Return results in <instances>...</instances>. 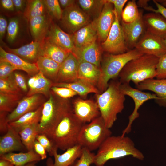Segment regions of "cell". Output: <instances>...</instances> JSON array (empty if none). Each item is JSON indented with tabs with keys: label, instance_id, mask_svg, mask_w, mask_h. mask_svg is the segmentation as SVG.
Segmentation results:
<instances>
[{
	"label": "cell",
	"instance_id": "1",
	"mask_svg": "<svg viewBox=\"0 0 166 166\" xmlns=\"http://www.w3.org/2000/svg\"><path fill=\"white\" fill-rule=\"evenodd\" d=\"M128 156L140 160H143L144 157L142 152L135 147L130 138L122 135L111 136L98 148L93 164L96 166H104L109 160Z\"/></svg>",
	"mask_w": 166,
	"mask_h": 166
},
{
	"label": "cell",
	"instance_id": "2",
	"mask_svg": "<svg viewBox=\"0 0 166 166\" xmlns=\"http://www.w3.org/2000/svg\"><path fill=\"white\" fill-rule=\"evenodd\" d=\"M121 84L120 81H111L105 91L96 94V101L101 116L106 126L109 129L117 120L118 114L121 113L124 108L125 95L120 90Z\"/></svg>",
	"mask_w": 166,
	"mask_h": 166
},
{
	"label": "cell",
	"instance_id": "3",
	"mask_svg": "<svg viewBox=\"0 0 166 166\" xmlns=\"http://www.w3.org/2000/svg\"><path fill=\"white\" fill-rule=\"evenodd\" d=\"M72 110V104L68 99L59 97L51 90L48 99L43 104L37 126L38 134H44L48 137L62 117Z\"/></svg>",
	"mask_w": 166,
	"mask_h": 166
},
{
	"label": "cell",
	"instance_id": "4",
	"mask_svg": "<svg viewBox=\"0 0 166 166\" xmlns=\"http://www.w3.org/2000/svg\"><path fill=\"white\" fill-rule=\"evenodd\" d=\"M85 124L73 110L65 114L48 137L58 149L65 151L78 144L81 130Z\"/></svg>",
	"mask_w": 166,
	"mask_h": 166
},
{
	"label": "cell",
	"instance_id": "5",
	"mask_svg": "<svg viewBox=\"0 0 166 166\" xmlns=\"http://www.w3.org/2000/svg\"><path fill=\"white\" fill-rule=\"evenodd\" d=\"M159 58L144 54L128 62L120 72L119 77L121 84L133 82L136 85L156 75V68Z\"/></svg>",
	"mask_w": 166,
	"mask_h": 166
},
{
	"label": "cell",
	"instance_id": "6",
	"mask_svg": "<svg viewBox=\"0 0 166 166\" xmlns=\"http://www.w3.org/2000/svg\"><path fill=\"white\" fill-rule=\"evenodd\" d=\"M143 54L134 48L122 53L114 54L108 53L105 55L102 61L101 73L97 86L100 93L107 89L109 80L118 76L128 62Z\"/></svg>",
	"mask_w": 166,
	"mask_h": 166
},
{
	"label": "cell",
	"instance_id": "7",
	"mask_svg": "<svg viewBox=\"0 0 166 166\" xmlns=\"http://www.w3.org/2000/svg\"><path fill=\"white\" fill-rule=\"evenodd\" d=\"M112 133L100 116L83 125L79 136L78 144L92 152L98 149Z\"/></svg>",
	"mask_w": 166,
	"mask_h": 166
},
{
	"label": "cell",
	"instance_id": "8",
	"mask_svg": "<svg viewBox=\"0 0 166 166\" xmlns=\"http://www.w3.org/2000/svg\"><path fill=\"white\" fill-rule=\"evenodd\" d=\"M115 18L108 36L101 44L102 49L108 53L117 54L129 51L126 47L123 30L114 8Z\"/></svg>",
	"mask_w": 166,
	"mask_h": 166
},
{
	"label": "cell",
	"instance_id": "9",
	"mask_svg": "<svg viewBox=\"0 0 166 166\" xmlns=\"http://www.w3.org/2000/svg\"><path fill=\"white\" fill-rule=\"evenodd\" d=\"M120 89L125 96L127 95L132 98L134 101L135 107L134 110L129 116V121L127 126L122 131V135L125 136L131 130L132 125L133 122L139 116L138 110L143 104L147 101L152 99L156 100L158 97L156 94L143 92L137 89L131 87L129 84H121Z\"/></svg>",
	"mask_w": 166,
	"mask_h": 166
},
{
	"label": "cell",
	"instance_id": "10",
	"mask_svg": "<svg viewBox=\"0 0 166 166\" xmlns=\"http://www.w3.org/2000/svg\"><path fill=\"white\" fill-rule=\"evenodd\" d=\"M61 19L64 26L73 34L91 22L89 17L75 4L64 9Z\"/></svg>",
	"mask_w": 166,
	"mask_h": 166
},
{
	"label": "cell",
	"instance_id": "11",
	"mask_svg": "<svg viewBox=\"0 0 166 166\" xmlns=\"http://www.w3.org/2000/svg\"><path fill=\"white\" fill-rule=\"evenodd\" d=\"M135 48L144 54L153 55L159 58L166 53L164 39L146 30Z\"/></svg>",
	"mask_w": 166,
	"mask_h": 166
},
{
	"label": "cell",
	"instance_id": "12",
	"mask_svg": "<svg viewBox=\"0 0 166 166\" xmlns=\"http://www.w3.org/2000/svg\"><path fill=\"white\" fill-rule=\"evenodd\" d=\"M73 111L76 116L84 124L89 123L101 116L96 101L77 98L72 104Z\"/></svg>",
	"mask_w": 166,
	"mask_h": 166
},
{
	"label": "cell",
	"instance_id": "13",
	"mask_svg": "<svg viewBox=\"0 0 166 166\" xmlns=\"http://www.w3.org/2000/svg\"><path fill=\"white\" fill-rule=\"evenodd\" d=\"M44 96L42 94H37L22 98L15 109L8 114L7 119L9 123L17 120L27 113L39 108L45 102Z\"/></svg>",
	"mask_w": 166,
	"mask_h": 166
},
{
	"label": "cell",
	"instance_id": "14",
	"mask_svg": "<svg viewBox=\"0 0 166 166\" xmlns=\"http://www.w3.org/2000/svg\"><path fill=\"white\" fill-rule=\"evenodd\" d=\"M121 25L124 32L127 48L128 50L135 48L146 31L142 11H140L139 17L135 21L129 23L121 21Z\"/></svg>",
	"mask_w": 166,
	"mask_h": 166
},
{
	"label": "cell",
	"instance_id": "15",
	"mask_svg": "<svg viewBox=\"0 0 166 166\" xmlns=\"http://www.w3.org/2000/svg\"><path fill=\"white\" fill-rule=\"evenodd\" d=\"M105 2L100 14L95 19L98 38L102 42L106 39L115 18L113 5Z\"/></svg>",
	"mask_w": 166,
	"mask_h": 166
},
{
	"label": "cell",
	"instance_id": "16",
	"mask_svg": "<svg viewBox=\"0 0 166 166\" xmlns=\"http://www.w3.org/2000/svg\"><path fill=\"white\" fill-rule=\"evenodd\" d=\"M79 64L76 57L70 53L60 65L56 83H69L78 80Z\"/></svg>",
	"mask_w": 166,
	"mask_h": 166
},
{
	"label": "cell",
	"instance_id": "17",
	"mask_svg": "<svg viewBox=\"0 0 166 166\" xmlns=\"http://www.w3.org/2000/svg\"><path fill=\"white\" fill-rule=\"evenodd\" d=\"M52 18L48 13L33 18L28 21L30 33L34 41L42 42L46 37Z\"/></svg>",
	"mask_w": 166,
	"mask_h": 166
},
{
	"label": "cell",
	"instance_id": "18",
	"mask_svg": "<svg viewBox=\"0 0 166 166\" xmlns=\"http://www.w3.org/2000/svg\"><path fill=\"white\" fill-rule=\"evenodd\" d=\"M26 150L18 132L9 124L6 132L0 137V156L13 151Z\"/></svg>",
	"mask_w": 166,
	"mask_h": 166
},
{
	"label": "cell",
	"instance_id": "19",
	"mask_svg": "<svg viewBox=\"0 0 166 166\" xmlns=\"http://www.w3.org/2000/svg\"><path fill=\"white\" fill-rule=\"evenodd\" d=\"M46 38L69 53L73 54L75 51L72 36L64 31L55 24L52 23Z\"/></svg>",
	"mask_w": 166,
	"mask_h": 166
},
{
	"label": "cell",
	"instance_id": "20",
	"mask_svg": "<svg viewBox=\"0 0 166 166\" xmlns=\"http://www.w3.org/2000/svg\"><path fill=\"white\" fill-rule=\"evenodd\" d=\"M7 52L15 54L26 61L36 63L39 58L43 56L41 42L32 41L20 47L12 49L5 45Z\"/></svg>",
	"mask_w": 166,
	"mask_h": 166
},
{
	"label": "cell",
	"instance_id": "21",
	"mask_svg": "<svg viewBox=\"0 0 166 166\" xmlns=\"http://www.w3.org/2000/svg\"><path fill=\"white\" fill-rule=\"evenodd\" d=\"M146 30L164 39L166 38V19L159 13L152 12L143 15Z\"/></svg>",
	"mask_w": 166,
	"mask_h": 166
},
{
	"label": "cell",
	"instance_id": "22",
	"mask_svg": "<svg viewBox=\"0 0 166 166\" xmlns=\"http://www.w3.org/2000/svg\"><path fill=\"white\" fill-rule=\"evenodd\" d=\"M76 48H80L96 42L98 38L95 20L81 28L72 35Z\"/></svg>",
	"mask_w": 166,
	"mask_h": 166
},
{
	"label": "cell",
	"instance_id": "23",
	"mask_svg": "<svg viewBox=\"0 0 166 166\" xmlns=\"http://www.w3.org/2000/svg\"><path fill=\"white\" fill-rule=\"evenodd\" d=\"M0 61L10 63L16 70L25 71L30 77L39 72L36 63L28 62L18 56L6 51L1 46L0 47Z\"/></svg>",
	"mask_w": 166,
	"mask_h": 166
},
{
	"label": "cell",
	"instance_id": "24",
	"mask_svg": "<svg viewBox=\"0 0 166 166\" xmlns=\"http://www.w3.org/2000/svg\"><path fill=\"white\" fill-rule=\"evenodd\" d=\"M73 54L79 62H88L100 67L102 52L101 49L96 42L83 47L76 48Z\"/></svg>",
	"mask_w": 166,
	"mask_h": 166
},
{
	"label": "cell",
	"instance_id": "25",
	"mask_svg": "<svg viewBox=\"0 0 166 166\" xmlns=\"http://www.w3.org/2000/svg\"><path fill=\"white\" fill-rule=\"evenodd\" d=\"M53 84V81L39 71L28 80L27 85L29 89L26 96L40 94L48 97Z\"/></svg>",
	"mask_w": 166,
	"mask_h": 166
},
{
	"label": "cell",
	"instance_id": "26",
	"mask_svg": "<svg viewBox=\"0 0 166 166\" xmlns=\"http://www.w3.org/2000/svg\"><path fill=\"white\" fill-rule=\"evenodd\" d=\"M141 90H148L155 93L158 97L156 100L160 105L166 106V79H149L136 85Z\"/></svg>",
	"mask_w": 166,
	"mask_h": 166
},
{
	"label": "cell",
	"instance_id": "27",
	"mask_svg": "<svg viewBox=\"0 0 166 166\" xmlns=\"http://www.w3.org/2000/svg\"><path fill=\"white\" fill-rule=\"evenodd\" d=\"M101 73L100 67L89 62H79L78 79L83 80L97 86Z\"/></svg>",
	"mask_w": 166,
	"mask_h": 166
},
{
	"label": "cell",
	"instance_id": "28",
	"mask_svg": "<svg viewBox=\"0 0 166 166\" xmlns=\"http://www.w3.org/2000/svg\"><path fill=\"white\" fill-rule=\"evenodd\" d=\"M0 159L8 160L15 166H24L29 163L38 162L42 160L34 149L25 152H10L0 156Z\"/></svg>",
	"mask_w": 166,
	"mask_h": 166
},
{
	"label": "cell",
	"instance_id": "29",
	"mask_svg": "<svg viewBox=\"0 0 166 166\" xmlns=\"http://www.w3.org/2000/svg\"><path fill=\"white\" fill-rule=\"evenodd\" d=\"M82 148L77 144L66 150L61 154H58L57 151L53 154L54 166H70L81 156Z\"/></svg>",
	"mask_w": 166,
	"mask_h": 166
},
{
	"label": "cell",
	"instance_id": "30",
	"mask_svg": "<svg viewBox=\"0 0 166 166\" xmlns=\"http://www.w3.org/2000/svg\"><path fill=\"white\" fill-rule=\"evenodd\" d=\"M41 43L43 56L52 59L60 65L70 53L58 46L46 38Z\"/></svg>",
	"mask_w": 166,
	"mask_h": 166
},
{
	"label": "cell",
	"instance_id": "31",
	"mask_svg": "<svg viewBox=\"0 0 166 166\" xmlns=\"http://www.w3.org/2000/svg\"><path fill=\"white\" fill-rule=\"evenodd\" d=\"M39 71L53 83L56 82L60 65L52 59L40 57L36 63Z\"/></svg>",
	"mask_w": 166,
	"mask_h": 166
},
{
	"label": "cell",
	"instance_id": "32",
	"mask_svg": "<svg viewBox=\"0 0 166 166\" xmlns=\"http://www.w3.org/2000/svg\"><path fill=\"white\" fill-rule=\"evenodd\" d=\"M53 86L69 88L82 97L85 96L92 93L95 94L100 93L97 87L86 81L79 79L71 82L53 83Z\"/></svg>",
	"mask_w": 166,
	"mask_h": 166
},
{
	"label": "cell",
	"instance_id": "33",
	"mask_svg": "<svg viewBox=\"0 0 166 166\" xmlns=\"http://www.w3.org/2000/svg\"><path fill=\"white\" fill-rule=\"evenodd\" d=\"M43 104L37 110L27 113L17 120L9 123V125L18 132L29 125L38 123L41 116Z\"/></svg>",
	"mask_w": 166,
	"mask_h": 166
},
{
	"label": "cell",
	"instance_id": "34",
	"mask_svg": "<svg viewBox=\"0 0 166 166\" xmlns=\"http://www.w3.org/2000/svg\"><path fill=\"white\" fill-rule=\"evenodd\" d=\"M48 13L43 0L26 1L23 14L28 21L33 18Z\"/></svg>",
	"mask_w": 166,
	"mask_h": 166
},
{
	"label": "cell",
	"instance_id": "35",
	"mask_svg": "<svg viewBox=\"0 0 166 166\" xmlns=\"http://www.w3.org/2000/svg\"><path fill=\"white\" fill-rule=\"evenodd\" d=\"M38 124L34 123L27 126L18 132L22 142L27 151L34 149V144L38 134Z\"/></svg>",
	"mask_w": 166,
	"mask_h": 166
},
{
	"label": "cell",
	"instance_id": "36",
	"mask_svg": "<svg viewBox=\"0 0 166 166\" xmlns=\"http://www.w3.org/2000/svg\"><path fill=\"white\" fill-rule=\"evenodd\" d=\"M23 95L0 92V112L11 113L22 99Z\"/></svg>",
	"mask_w": 166,
	"mask_h": 166
},
{
	"label": "cell",
	"instance_id": "37",
	"mask_svg": "<svg viewBox=\"0 0 166 166\" xmlns=\"http://www.w3.org/2000/svg\"><path fill=\"white\" fill-rule=\"evenodd\" d=\"M82 10L89 17L97 18L101 13L105 0H79L77 1Z\"/></svg>",
	"mask_w": 166,
	"mask_h": 166
},
{
	"label": "cell",
	"instance_id": "38",
	"mask_svg": "<svg viewBox=\"0 0 166 166\" xmlns=\"http://www.w3.org/2000/svg\"><path fill=\"white\" fill-rule=\"evenodd\" d=\"M140 13L136 1H129L123 10L121 21L126 23L132 22L138 18Z\"/></svg>",
	"mask_w": 166,
	"mask_h": 166
},
{
	"label": "cell",
	"instance_id": "39",
	"mask_svg": "<svg viewBox=\"0 0 166 166\" xmlns=\"http://www.w3.org/2000/svg\"><path fill=\"white\" fill-rule=\"evenodd\" d=\"M13 73L8 77L0 79V92L11 94L22 93V91L16 84Z\"/></svg>",
	"mask_w": 166,
	"mask_h": 166
},
{
	"label": "cell",
	"instance_id": "40",
	"mask_svg": "<svg viewBox=\"0 0 166 166\" xmlns=\"http://www.w3.org/2000/svg\"><path fill=\"white\" fill-rule=\"evenodd\" d=\"M46 7L47 12L52 18L58 20L61 19L63 10L57 0H43Z\"/></svg>",
	"mask_w": 166,
	"mask_h": 166
},
{
	"label": "cell",
	"instance_id": "41",
	"mask_svg": "<svg viewBox=\"0 0 166 166\" xmlns=\"http://www.w3.org/2000/svg\"><path fill=\"white\" fill-rule=\"evenodd\" d=\"M95 155L88 149L82 148L80 157L70 166H90L94 163Z\"/></svg>",
	"mask_w": 166,
	"mask_h": 166
},
{
	"label": "cell",
	"instance_id": "42",
	"mask_svg": "<svg viewBox=\"0 0 166 166\" xmlns=\"http://www.w3.org/2000/svg\"><path fill=\"white\" fill-rule=\"evenodd\" d=\"M19 20L16 17L10 18L8 25L7 31V39L8 42L12 43L16 39L19 30Z\"/></svg>",
	"mask_w": 166,
	"mask_h": 166
},
{
	"label": "cell",
	"instance_id": "43",
	"mask_svg": "<svg viewBox=\"0 0 166 166\" xmlns=\"http://www.w3.org/2000/svg\"><path fill=\"white\" fill-rule=\"evenodd\" d=\"M36 140L44 148L50 156H53L54 152L58 149L45 134H38Z\"/></svg>",
	"mask_w": 166,
	"mask_h": 166
},
{
	"label": "cell",
	"instance_id": "44",
	"mask_svg": "<svg viewBox=\"0 0 166 166\" xmlns=\"http://www.w3.org/2000/svg\"><path fill=\"white\" fill-rule=\"evenodd\" d=\"M51 90L59 97L64 99H69L77 94L71 89L65 87L53 86Z\"/></svg>",
	"mask_w": 166,
	"mask_h": 166
},
{
	"label": "cell",
	"instance_id": "45",
	"mask_svg": "<svg viewBox=\"0 0 166 166\" xmlns=\"http://www.w3.org/2000/svg\"><path fill=\"white\" fill-rule=\"evenodd\" d=\"M16 68L10 63L0 61V79L6 78L12 75Z\"/></svg>",
	"mask_w": 166,
	"mask_h": 166
},
{
	"label": "cell",
	"instance_id": "46",
	"mask_svg": "<svg viewBox=\"0 0 166 166\" xmlns=\"http://www.w3.org/2000/svg\"><path fill=\"white\" fill-rule=\"evenodd\" d=\"M156 72L157 79H166V53L159 58Z\"/></svg>",
	"mask_w": 166,
	"mask_h": 166
},
{
	"label": "cell",
	"instance_id": "47",
	"mask_svg": "<svg viewBox=\"0 0 166 166\" xmlns=\"http://www.w3.org/2000/svg\"><path fill=\"white\" fill-rule=\"evenodd\" d=\"M108 2L113 4L114 8L116 10L118 19L120 21L122 20V14L123 7L128 2L127 0H106Z\"/></svg>",
	"mask_w": 166,
	"mask_h": 166
},
{
	"label": "cell",
	"instance_id": "48",
	"mask_svg": "<svg viewBox=\"0 0 166 166\" xmlns=\"http://www.w3.org/2000/svg\"><path fill=\"white\" fill-rule=\"evenodd\" d=\"M13 74L15 81L18 86L22 92L27 93L28 90L24 77L21 74L17 72L13 73Z\"/></svg>",
	"mask_w": 166,
	"mask_h": 166
},
{
	"label": "cell",
	"instance_id": "49",
	"mask_svg": "<svg viewBox=\"0 0 166 166\" xmlns=\"http://www.w3.org/2000/svg\"><path fill=\"white\" fill-rule=\"evenodd\" d=\"M8 113L0 112V133L1 135H4L7 132L9 123L7 119Z\"/></svg>",
	"mask_w": 166,
	"mask_h": 166
},
{
	"label": "cell",
	"instance_id": "50",
	"mask_svg": "<svg viewBox=\"0 0 166 166\" xmlns=\"http://www.w3.org/2000/svg\"><path fill=\"white\" fill-rule=\"evenodd\" d=\"M153 1L156 6V9L148 6L144 8L147 10L160 14L166 19V7L158 2L156 0H153Z\"/></svg>",
	"mask_w": 166,
	"mask_h": 166
},
{
	"label": "cell",
	"instance_id": "51",
	"mask_svg": "<svg viewBox=\"0 0 166 166\" xmlns=\"http://www.w3.org/2000/svg\"><path fill=\"white\" fill-rule=\"evenodd\" d=\"M34 150L41 157L42 160L46 158V151L44 148L36 140L34 145Z\"/></svg>",
	"mask_w": 166,
	"mask_h": 166
},
{
	"label": "cell",
	"instance_id": "52",
	"mask_svg": "<svg viewBox=\"0 0 166 166\" xmlns=\"http://www.w3.org/2000/svg\"><path fill=\"white\" fill-rule=\"evenodd\" d=\"M7 21L5 18L1 15L0 16V39L2 40L4 35L7 27Z\"/></svg>",
	"mask_w": 166,
	"mask_h": 166
},
{
	"label": "cell",
	"instance_id": "53",
	"mask_svg": "<svg viewBox=\"0 0 166 166\" xmlns=\"http://www.w3.org/2000/svg\"><path fill=\"white\" fill-rule=\"evenodd\" d=\"M0 2L4 9L10 11L14 10V6L12 0H1Z\"/></svg>",
	"mask_w": 166,
	"mask_h": 166
},
{
	"label": "cell",
	"instance_id": "54",
	"mask_svg": "<svg viewBox=\"0 0 166 166\" xmlns=\"http://www.w3.org/2000/svg\"><path fill=\"white\" fill-rule=\"evenodd\" d=\"M58 1L60 6H61L65 9L75 4L76 1L74 0H59Z\"/></svg>",
	"mask_w": 166,
	"mask_h": 166
},
{
	"label": "cell",
	"instance_id": "55",
	"mask_svg": "<svg viewBox=\"0 0 166 166\" xmlns=\"http://www.w3.org/2000/svg\"><path fill=\"white\" fill-rule=\"evenodd\" d=\"M14 7L18 10H22L26 3V1L24 0H12Z\"/></svg>",
	"mask_w": 166,
	"mask_h": 166
},
{
	"label": "cell",
	"instance_id": "56",
	"mask_svg": "<svg viewBox=\"0 0 166 166\" xmlns=\"http://www.w3.org/2000/svg\"><path fill=\"white\" fill-rule=\"evenodd\" d=\"M0 166H15L9 161L2 159H0Z\"/></svg>",
	"mask_w": 166,
	"mask_h": 166
},
{
	"label": "cell",
	"instance_id": "57",
	"mask_svg": "<svg viewBox=\"0 0 166 166\" xmlns=\"http://www.w3.org/2000/svg\"><path fill=\"white\" fill-rule=\"evenodd\" d=\"M149 1L148 0H139L137 2V6L144 8L148 6V3Z\"/></svg>",
	"mask_w": 166,
	"mask_h": 166
},
{
	"label": "cell",
	"instance_id": "58",
	"mask_svg": "<svg viewBox=\"0 0 166 166\" xmlns=\"http://www.w3.org/2000/svg\"><path fill=\"white\" fill-rule=\"evenodd\" d=\"M54 162L51 157H49L46 162V166H54Z\"/></svg>",
	"mask_w": 166,
	"mask_h": 166
},
{
	"label": "cell",
	"instance_id": "59",
	"mask_svg": "<svg viewBox=\"0 0 166 166\" xmlns=\"http://www.w3.org/2000/svg\"><path fill=\"white\" fill-rule=\"evenodd\" d=\"M156 1L162 6L166 7V0H156Z\"/></svg>",
	"mask_w": 166,
	"mask_h": 166
},
{
	"label": "cell",
	"instance_id": "60",
	"mask_svg": "<svg viewBox=\"0 0 166 166\" xmlns=\"http://www.w3.org/2000/svg\"><path fill=\"white\" fill-rule=\"evenodd\" d=\"M38 163L37 162H33L29 163L24 166H36V164Z\"/></svg>",
	"mask_w": 166,
	"mask_h": 166
},
{
	"label": "cell",
	"instance_id": "61",
	"mask_svg": "<svg viewBox=\"0 0 166 166\" xmlns=\"http://www.w3.org/2000/svg\"><path fill=\"white\" fill-rule=\"evenodd\" d=\"M164 42L166 45V38L165 39H164Z\"/></svg>",
	"mask_w": 166,
	"mask_h": 166
}]
</instances>
